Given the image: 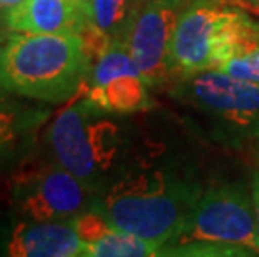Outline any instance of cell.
<instances>
[{
	"instance_id": "cell-1",
	"label": "cell",
	"mask_w": 259,
	"mask_h": 257,
	"mask_svg": "<svg viewBox=\"0 0 259 257\" xmlns=\"http://www.w3.org/2000/svg\"><path fill=\"white\" fill-rule=\"evenodd\" d=\"M92 64L79 34L15 32L0 50V87L42 102H69L85 87Z\"/></svg>"
},
{
	"instance_id": "cell-2",
	"label": "cell",
	"mask_w": 259,
	"mask_h": 257,
	"mask_svg": "<svg viewBox=\"0 0 259 257\" xmlns=\"http://www.w3.org/2000/svg\"><path fill=\"white\" fill-rule=\"evenodd\" d=\"M199 194L197 185L166 171H146L114 184L101 212L114 227L166 249L179 237Z\"/></svg>"
},
{
	"instance_id": "cell-3",
	"label": "cell",
	"mask_w": 259,
	"mask_h": 257,
	"mask_svg": "<svg viewBox=\"0 0 259 257\" xmlns=\"http://www.w3.org/2000/svg\"><path fill=\"white\" fill-rule=\"evenodd\" d=\"M170 92L223 144L236 147L259 139V84L211 69L174 80Z\"/></svg>"
},
{
	"instance_id": "cell-4",
	"label": "cell",
	"mask_w": 259,
	"mask_h": 257,
	"mask_svg": "<svg viewBox=\"0 0 259 257\" xmlns=\"http://www.w3.org/2000/svg\"><path fill=\"white\" fill-rule=\"evenodd\" d=\"M122 144L120 129L109 119V112L87 99L85 87L49 129V145L57 162L91 189L112 171Z\"/></svg>"
},
{
	"instance_id": "cell-5",
	"label": "cell",
	"mask_w": 259,
	"mask_h": 257,
	"mask_svg": "<svg viewBox=\"0 0 259 257\" xmlns=\"http://www.w3.org/2000/svg\"><path fill=\"white\" fill-rule=\"evenodd\" d=\"M219 242L259 255V227L252 194L241 185H214L201 192L174 244ZM169 247V245H167Z\"/></svg>"
},
{
	"instance_id": "cell-6",
	"label": "cell",
	"mask_w": 259,
	"mask_h": 257,
	"mask_svg": "<svg viewBox=\"0 0 259 257\" xmlns=\"http://www.w3.org/2000/svg\"><path fill=\"white\" fill-rule=\"evenodd\" d=\"M238 10L216 0H192L181 10L170 50L176 80L216 69L226 30Z\"/></svg>"
},
{
	"instance_id": "cell-7",
	"label": "cell",
	"mask_w": 259,
	"mask_h": 257,
	"mask_svg": "<svg viewBox=\"0 0 259 257\" xmlns=\"http://www.w3.org/2000/svg\"><path fill=\"white\" fill-rule=\"evenodd\" d=\"M181 5L167 0L141 4L124 35V45L151 89L176 80L170 50Z\"/></svg>"
},
{
	"instance_id": "cell-8",
	"label": "cell",
	"mask_w": 259,
	"mask_h": 257,
	"mask_svg": "<svg viewBox=\"0 0 259 257\" xmlns=\"http://www.w3.org/2000/svg\"><path fill=\"white\" fill-rule=\"evenodd\" d=\"M149 87L122 42H112L94 59L85 97L109 114H132L151 106Z\"/></svg>"
},
{
	"instance_id": "cell-9",
	"label": "cell",
	"mask_w": 259,
	"mask_h": 257,
	"mask_svg": "<svg viewBox=\"0 0 259 257\" xmlns=\"http://www.w3.org/2000/svg\"><path fill=\"white\" fill-rule=\"evenodd\" d=\"M17 182L20 207L32 221H64L85 212L91 187L60 164L24 172Z\"/></svg>"
},
{
	"instance_id": "cell-10",
	"label": "cell",
	"mask_w": 259,
	"mask_h": 257,
	"mask_svg": "<svg viewBox=\"0 0 259 257\" xmlns=\"http://www.w3.org/2000/svg\"><path fill=\"white\" fill-rule=\"evenodd\" d=\"M14 32L29 34H82L85 12L82 0H24L5 12Z\"/></svg>"
},
{
	"instance_id": "cell-11",
	"label": "cell",
	"mask_w": 259,
	"mask_h": 257,
	"mask_svg": "<svg viewBox=\"0 0 259 257\" xmlns=\"http://www.w3.org/2000/svg\"><path fill=\"white\" fill-rule=\"evenodd\" d=\"M7 249L12 257H79L85 252V242L72 222L34 221L15 227Z\"/></svg>"
},
{
	"instance_id": "cell-12",
	"label": "cell",
	"mask_w": 259,
	"mask_h": 257,
	"mask_svg": "<svg viewBox=\"0 0 259 257\" xmlns=\"http://www.w3.org/2000/svg\"><path fill=\"white\" fill-rule=\"evenodd\" d=\"M216 70L259 84V22L238 10L226 30Z\"/></svg>"
},
{
	"instance_id": "cell-13",
	"label": "cell",
	"mask_w": 259,
	"mask_h": 257,
	"mask_svg": "<svg viewBox=\"0 0 259 257\" xmlns=\"http://www.w3.org/2000/svg\"><path fill=\"white\" fill-rule=\"evenodd\" d=\"M85 29L82 39L92 54H99L112 42H122L132 17L141 7L139 0H82Z\"/></svg>"
},
{
	"instance_id": "cell-14",
	"label": "cell",
	"mask_w": 259,
	"mask_h": 257,
	"mask_svg": "<svg viewBox=\"0 0 259 257\" xmlns=\"http://www.w3.org/2000/svg\"><path fill=\"white\" fill-rule=\"evenodd\" d=\"M85 257H156L164 255V247L152 240L111 227L101 239L85 244Z\"/></svg>"
},
{
	"instance_id": "cell-15",
	"label": "cell",
	"mask_w": 259,
	"mask_h": 257,
	"mask_svg": "<svg viewBox=\"0 0 259 257\" xmlns=\"http://www.w3.org/2000/svg\"><path fill=\"white\" fill-rule=\"evenodd\" d=\"M72 226L85 244H91L94 240L101 239L112 224L101 211H87L72 219Z\"/></svg>"
},
{
	"instance_id": "cell-16",
	"label": "cell",
	"mask_w": 259,
	"mask_h": 257,
	"mask_svg": "<svg viewBox=\"0 0 259 257\" xmlns=\"http://www.w3.org/2000/svg\"><path fill=\"white\" fill-rule=\"evenodd\" d=\"M17 140V119L14 114L0 111V157L12 149Z\"/></svg>"
},
{
	"instance_id": "cell-17",
	"label": "cell",
	"mask_w": 259,
	"mask_h": 257,
	"mask_svg": "<svg viewBox=\"0 0 259 257\" xmlns=\"http://www.w3.org/2000/svg\"><path fill=\"white\" fill-rule=\"evenodd\" d=\"M252 204H254V212H256V221H257V227H259V174H256L254 179H252Z\"/></svg>"
},
{
	"instance_id": "cell-18",
	"label": "cell",
	"mask_w": 259,
	"mask_h": 257,
	"mask_svg": "<svg viewBox=\"0 0 259 257\" xmlns=\"http://www.w3.org/2000/svg\"><path fill=\"white\" fill-rule=\"evenodd\" d=\"M20 2H24V0H0V10L7 12L9 9L15 7V5H19Z\"/></svg>"
},
{
	"instance_id": "cell-19",
	"label": "cell",
	"mask_w": 259,
	"mask_h": 257,
	"mask_svg": "<svg viewBox=\"0 0 259 257\" xmlns=\"http://www.w3.org/2000/svg\"><path fill=\"white\" fill-rule=\"evenodd\" d=\"M141 4H146V2H152V0H139ZM167 2H179V4H183V0H167Z\"/></svg>"
},
{
	"instance_id": "cell-20",
	"label": "cell",
	"mask_w": 259,
	"mask_h": 257,
	"mask_svg": "<svg viewBox=\"0 0 259 257\" xmlns=\"http://www.w3.org/2000/svg\"><path fill=\"white\" fill-rule=\"evenodd\" d=\"M216 2H221V4H233V2H238V0H216Z\"/></svg>"
},
{
	"instance_id": "cell-21",
	"label": "cell",
	"mask_w": 259,
	"mask_h": 257,
	"mask_svg": "<svg viewBox=\"0 0 259 257\" xmlns=\"http://www.w3.org/2000/svg\"><path fill=\"white\" fill-rule=\"evenodd\" d=\"M252 4H254L256 10H257V12H259V0H252Z\"/></svg>"
}]
</instances>
